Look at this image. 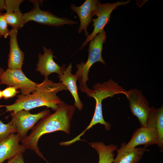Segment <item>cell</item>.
Segmentation results:
<instances>
[{
	"mask_svg": "<svg viewBox=\"0 0 163 163\" xmlns=\"http://www.w3.org/2000/svg\"><path fill=\"white\" fill-rule=\"evenodd\" d=\"M74 105L68 104L62 101L58 109L52 114H49L42 118L32 129L30 133L21 141L24 149L34 151L47 163L38 146L40 138L44 134L56 131H62L66 134L70 133L71 121L75 110Z\"/></svg>",
	"mask_w": 163,
	"mask_h": 163,
	"instance_id": "cell-1",
	"label": "cell"
},
{
	"mask_svg": "<svg viewBox=\"0 0 163 163\" xmlns=\"http://www.w3.org/2000/svg\"><path fill=\"white\" fill-rule=\"evenodd\" d=\"M64 90H68L61 82L55 83L49 79L48 77H45L32 94L19 95L13 104L5 106L6 112L12 111L15 113L22 110L29 111L42 106L50 108L55 111L62 101L57 94Z\"/></svg>",
	"mask_w": 163,
	"mask_h": 163,
	"instance_id": "cell-2",
	"label": "cell"
},
{
	"mask_svg": "<svg viewBox=\"0 0 163 163\" xmlns=\"http://www.w3.org/2000/svg\"><path fill=\"white\" fill-rule=\"evenodd\" d=\"M106 33L104 30L97 35L89 43L88 48V59L84 63L81 62L76 65L77 70L75 73L79 86L80 91L86 93L90 97L93 90L89 89L87 85V82L89 80L88 73L92 66L97 62H100L104 65L105 62L102 58V53L103 44L106 42Z\"/></svg>",
	"mask_w": 163,
	"mask_h": 163,
	"instance_id": "cell-3",
	"label": "cell"
},
{
	"mask_svg": "<svg viewBox=\"0 0 163 163\" xmlns=\"http://www.w3.org/2000/svg\"><path fill=\"white\" fill-rule=\"evenodd\" d=\"M130 1H118L105 4L99 2L97 8L91 13L92 17L94 16L97 17L96 18L93 20V31L86 37L78 50L81 49L89 42L91 41L98 34L104 30L105 26L110 21L111 14L114 10L119 6L128 4Z\"/></svg>",
	"mask_w": 163,
	"mask_h": 163,
	"instance_id": "cell-4",
	"label": "cell"
},
{
	"mask_svg": "<svg viewBox=\"0 0 163 163\" xmlns=\"http://www.w3.org/2000/svg\"><path fill=\"white\" fill-rule=\"evenodd\" d=\"M40 1L32 2L34 6L30 11L23 14V21L24 24L30 21L40 24L56 27H60L65 24L72 25L78 22L66 18H61L48 11L42 10L40 7Z\"/></svg>",
	"mask_w": 163,
	"mask_h": 163,
	"instance_id": "cell-5",
	"label": "cell"
},
{
	"mask_svg": "<svg viewBox=\"0 0 163 163\" xmlns=\"http://www.w3.org/2000/svg\"><path fill=\"white\" fill-rule=\"evenodd\" d=\"M0 84L19 89L21 94L24 95L33 92L38 84L27 78L21 69H13L8 68L2 75Z\"/></svg>",
	"mask_w": 163,
	"mask_h": 163,
	"instance_id": "cell-6",
	"label": "cell"
},
{
	"mask_svg": "<svg viewBox=\"0 0 163 163\" xmlns=\"http://www.w3.org/2000/svg\"><path fill=\"white\" fill-rule=\"evenodd\" d=\"M50 110L45 109L37 114H31L28 111L22 110L12 113L11 121L15 125L20 141L27 136V132L32 129L40 119L50 113Z\"/></svg>",
	"mask_w": 163,
	"mask_h": 163,
	"instance_id": "cell-7",
	"label": "cell"
},
{
	"mask_svg": "<svg viewBox=\"0 0 163 163\" xmlns=\"http://www.w3.org/2000/svg\"><path fill=\"white\" fill-rule=\"evenodd\" d=\"M133 114L136 116L141 126L146 127L147 119L150 107L148 101L140 90L133 88L127 91L126 96Z\"/></svg>",
	"mask_w": 163,
	"mask_h": 163,
	"instance_id": "cell-8",
	"label": "cell"
},
{
	"mask_svg": "<svg viewBox=\"0 0 163 163\" xmlns=\"http://www.w3.org/2000/svg\"><path fill=\"white\" fill-rule=\"evenodd\" d=\"M43 54L40 53L38 55L37 71L39 72L45 77L53 73H56L58 75L62 74L66 69V65L63 64L60 66L53 59L55 56L53 55L52 50L45 46H43Z\"/></svg>",
	"mask_w": 163,
	"mask_h": 163,
	"instance_id": "cell-9",
	"label": "cell"
},
{
	"mask_svg": "<svg viewBox=\"0 0 163 163\" xmlns=\"http://www.w3.org/2000/svg\"><path fill=\"white\" fill-rule=\"evenodd\" d=\"M158 133L156 129L141 126L134 132L129 142L122 143L125 148L136 147L140 145L148 146L153 144L158 145Z\"/></svg>",
	"mask_w": 163,
	"mask_h": 163,
	"instance_id": "cell-10",
	"label": "cell"
},
{
	"mask_svg": "<svg viewBox=\"0 0 163 163\" xmlns=\"http://www.w3.org/2000/svg\"><path fill=\"white\" fill-rule=\"evenodd\" d=\"M100 1L97 0H86L81 5L76 6L73 4H71V8L77 14L80 21L78 33L80 34L83 30L85 36L89 35L87 27L93 21L91 13L97 8Z\"/></svg>",
	"mask_w": 163,
	"mask_h": 163,
	"instance_id": "cell-11",
	"label": "cell"
},
{
	"mask_svg": "<svg viewBox=\"0 0 163 163\" xmlns=\"http://www.w3.org/2000/svg\"><path fill=\"white\" fill-rule=\"evenodd\" d=\"M20 141L17 133L12 134L0 142V163L24 152L25 149L19 144Z\"/></svg>",
	"mask_w": 163,
	"mask_h": 163,
	"instance_id": "cell-12",
	"label": "cell"
},
{
	"mask_svg": "<svg viewBox=\"0 0 163 163\" xmlns=\"http://www.w3.org/2000/svg\"><path fill=\"white\" fill-rule=\"evenodd\" d=\"M18 30L13 28L10 30V51L8 55V68L11 69H21L24 54L18 45L17 37Z\"/></svg>",
	"mask_w": 163,
	"mask_h": 163,
	"instance_id": "cell-13",
	"label": "cell"
},
{
	"mask_svg": "<svg viewBox=\"0 0 163 163\" xmlns=\"http://www.w3.org/2000/svg\"><path fill=\"white\" fill-rule=\"evenodd\" d=\"M72 63H70L63 73L58 75L59 81L63 83L71 93L75 101L74 106L80 110H82L83 105L78 94L77 85V80L75 75L72 74Z\"/></svg>",
	"mask_w": 163,
	"mask_h": 163,
	"instance_id": "cell-14",
	"label": "cell"
},
{
	"mask_svg": "<svg viewBox=\"0 0 163 163\" xmlns=\"http://www.w3.org/2000/svg\"><path fill=\"white\" fill-rule=\"evenodd\" d=\"M148 147L126 149L122 143L120 148L116 150L117 155L112 163H139L144 153L149 151L146 149Z\"/></svg>",
	"mask_w": 163,
	"mask_h": 163,
	"instance_id": "cell-15",
	"label": "cell"
},
{
	"mask_svg": "<svg viewBox=\"0 0 163 163\" xmlns=\"http://www.w3.org/2000/svg\"><path fill=\"white\" fill-rule=\"evenodd\" d=\"M146 127L154 128L158 133V146L162 152L163 148V106L155 108L150 107L146 120Z\"/></svg>",
	"mask_w": 163,
	"mask_h": 163,
	"instance_id": "cell-16",
	"label": "cell"
},
{
	"mask_svg": "<svg viewBox=\"0 0 163 163\" xmlns=\"http://www.w3.org/2000/svg\"><path fill=\"white\" fill-rule=\"evenodd\" d=\"M89 144L98 154V163H112L114 159V152L118 149L117 145L111 144L106 145L101 142H90Z\"/></svg>",
	"mask_w": 163,
	"mask_h": 163,
	"instance_id": "cell-17",
	"label": "cell"
},
{
	"mask_svg": "<svg viewBox=\"0 0 163 163\" xmlns=\"http://www.w3.org/2000/svg\"><path fill=\"white\" fill-rule=\"evenodd\" d=\"M4 15L8 24L13 28L18 30L24 25L22 14L20 11L16 12H6Z\"/></svg>",
	"mask_w": 163,
	"mask_h": 163,
	"instance_id": "cell-18",
	"label": "cell"
},
{
	"mask_svg": "<svg viewBox=\"0 0 163 163\" xmlns=\"http://www.w3.org/2000/svg\"><path fill=\"white\" fill-rule=\"evenodd\" d=\"M16 133H18L17 128L11 120L8 123L4 124L0 120V142Z\"/></svg>",
	"mask_w": 163,
	"mask_h": 163,
	"instance_id": "cell-19",
	"label": "cell"
},
{
	"mask_svg": "<svg viewBox=\"0 0 163 163\" xmlns=\"http://www.w3.org/2000/svg\"><path fill=\"white\" fill-rule=\"evenodd\" d=\"M22 0H5L6 12H16L20 11L19 7Z\"/></svg>",
	"mask_w": 163,
	"mask_h": 163,
	"instance_id": "cell-20",
	"label": "cell"
},
{
	"mask_svg": "<svg viewBox=\"0 0 163 163\" xmlns=\"http://www.w3.org/2000/svg\"><path fill=\"white\" fill-rule=\"evenodd\" d=\"M9 34L8 24L3 14L0 16V35L5 38H6L9 35Z\"/></svg>",
	"mask_w": 163,
	"mask_h": 163,
	"instance_id": "cell-21",
	"label": "cell"
},
{
	"mask_svg": "<svg viewBox=\"0 0 163 163\" xmlns=\"http://www.w3.org/2000/svg\"><path fill=\"white\" fill-rule=\"evenodd\" d=\"M20 92V91H18L15 88L11 86H9L2 91V97L5 99L13 97Z\"/></svg>",
	"mask_w": 163,
	"mask_h": 163,
	"instance_id": "cell-22",
	"label": "cell"
},
{
	"mask_svg": "<svg viewBox=\"0 0 163 163\" xmlns=\"http://www.w3.org/2000/svg\"><path fill=\"white\" fill-rule=\"evenodd\" d=\"M13 163H24L22 153H20L16 155Z\"/></svg>",
	"mask_w": 163,
	"mask_h": 163,
	"instance_id": "cell-23",
	"label": "cell"
},
{
	"mask_svg": "<svg viewBox=\"0 0 163 163\" xmlns=\"http://www.w3.org/2000/svg\"><path fill=\"white\" fill-rule=\"evenodd\" d=\"M5 10V0H0V11Z\"/></svg>",
	"mask_w": 163,
	"mask_h": 163,
	"instance_id": "cell-24",
	"label": "cell"
},
{
	"mask_svg": "<svg viewBox=\"0 0 163 163\" xmlns=\"http://www.w3.org/2000/svg\"><path fill=\"white\" fill-rule=\"evenodd\" d=\"M16 155L11 158L8 160V161L7 163H13L14 159H15Z\"/></svg>",
	"mask_w": 163,
	"mask_h": 163,
	"instance_id": "cell-25",
	"label": "cell"
},
{
	"mask_svg": "<svg viewBox=\"0 0 163 163\" xmlns=\"http://www.w3.org/2000/svg\"><path fill=\"white\" fill-rule=\"evenodd\" d=\"M5 71L4 70L0 67V80L2 75Z\"/></svg>",
	"mask_w": 163,
	"mask_h": 163,
	"instance_id": "cell-26",
	"label": "cell"
},
{
	"mask_svg": "<svg viewBox=\"0 0 163 163\" xmlns=\"http://www.w3.org/2000/svg\"><path fill=\"white\" fill-rule=\"evenodd\" d=\"M2 91L0 90V99L2 98Z\"/></svg>",
	"mask_w": 163,
	"mask_h": 163,
	"instance_id": "cell-27",
	"label": "cell"
},
{
	"mask_svg": "<svg viewBox=\"0 0 163 163\" xmlns=\"http://www.w3.org/2000/svg\"><path fill=\"white\" fill-rule=\"evenodd\" d=\"M2 14H3L2 13L1 11H0V16L1 15H2ZM1 37L2 36L0 35V39L1 38Z\"/></svg>",
	"mask_w": 163,
	"mask_h": 163,
	"instance_id": "cell-28",
	"label": "cell"
}]
</instances>
